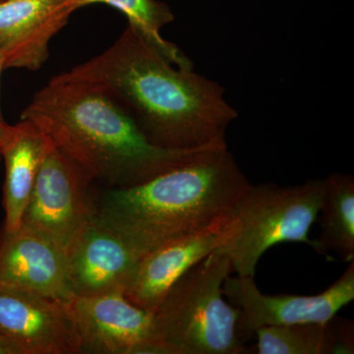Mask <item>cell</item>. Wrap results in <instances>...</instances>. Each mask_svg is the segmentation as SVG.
<instances>
[{"label":"cell","mask_w":354,"mask_h":354,"mask_svg":"<svg viewBox=\"0 0 354 354\" xmlns=\"http://www.w3.org/2000/svg\"><path fill=\"white\" fill-rule=\"evenodd\" d=\"M55 77L101 88L160 148L227 145L225 131L239 116L220 84L193 69L174 68L129 25L108 50Z\"/></svg>","instance_id":"6da1fadb"},{"label":"cell","mask_w":354,"mask_h":354,"mask_svg":"<svg viewBox=\"0 0 354 354\" xmlns=\"http://www.w3.org/2000/svg\"><path fill=\"white\" fill-rule=\"evenodd\" d=\"M21 120L43 130L101 189L140 185L213 148L174 150L153 145L101 88L55 76L34 95Z\"/></svg>","instance_id":"7a4b0ae2"},{"label":"cell","mask_w":354,"mask_h":354,"mask_svg":"<svg viewBox=\"0 0 354 354\" xmlns=\"http://www.w3.org/2000/svg\"><path fill=\"white\" fill-rule=\"evenodd\" d=\"M227 146L213 147L146 183L93 194V218L142 255L230 216L249 186Z\"/></svg>","instance_id":"3957f363"},{"label":"cell","mask_w":354,"mask_h":354,"mask_svg":"<svg viewBox=\"0 0 354 354\" xmlns=\"http://www.w3.org/2000/svg\"><path fill=\"white\" fill-rule=\"evenodd\" d=\"M234 272L215 250L180 277L153 313L155 332L169 354L247 353L239 335L241 311L225 301V279Z\"/></svg>","instance_id":"277c9868"},{"label":"cell","mask_w":354,"mask_h":354,"mask_svg":"<svg viewBox=\"0 0 354 354\" xmlns=\"http://www.w3.org/2000/svg\"><path fill=\"white\" fill-rule=\"evenodd\" d=\"M326 194V178L292 186L249 184L230 213L232 230L216 250L225 253L237 276L254 277L261 257L277 244L306 243L321 250L310 239Z\"/></svg>","instance_id":"5b68a950"},{"label":"cell","mask_w":354,"mask_h":354,"mask_svg":"<svg viewBox=\"0 0 354 354\" xmlns=\"http://www.w3.org/2000/svg\"><path fill=\"white\" fill-rule=\"evenodd\" d=\"M95 187L87 174L53 145L39 169L22 225L66 254L92 220Z\"/></svg>","instance_id":"8992f818"},{"label":"cell","mask_w":354,"mask_h":354,"mask_svg":"<svg viewBox=\"0 0 354 354\" xmlns=\"http://www.w3.org/2000/svg\"><path fill=\"white\" fill-rule=\"evenodd\" d=\"M335 283L315 295H266L254 277L228 276L223 295L241 311L239 330L245 342L267 326L328 322L354 299V260Z\"/></svg>","instance_id":"52a82bcc"},{"label":"cell","mask_w":354,"mask_h":354,"mask_svg":"<svg viewBox=\"0 0 354 354\" xmlns=\"http://www.w3.org/2000/svg\"><path fill=\"white\" fill-rule=\"evenodd\" d=\"M81 344V353L169 354L155 332L153 313L121 292L66 300Z\"/></svg>","instance_id":"ba28073f"},{"label":"cell","mask_w":354,"mask_h":354,"mask_svg":"<svg viewBox=\"0 0 354 354\" xmlns=\"http://www.w3.org/2000/svg\"><path fill=\"white\" fill-rule=\"evenodd\" d=\"M0 335L19 354H80L64 300L0 288Z\"/></svg>","instance_id":"9c48e42d"},{"label":"cell","mask_w":354,"mask_h":354,"mask_svg":"<svg viewBox=\"0 0 354 354\" xmlns=\"http://www.w3.org/2000/svg\"><path fill=\"white\" fill-rule=\"evenodd\" d=\"M142 256L121 235L92 218L65 254L72 295L124 292Z\"/></svg>","instance_id":"30bf717a"},{"label":"cell","mask_w":354,"mask_h":354,"mask_svg":"<svg viewBox=\"0 0 354 354\" xmlns=\"http://www.w3.org/2000/svg\"><path fill=\"white\" fill-rule=\"evenodd\" d=\"M230 216L209 227L167 242L143 254L123 295L133 304L155 313L177 279L220 248L232 234Z\"/></svg>","instance_id":"8fae6325"},{"label":"cell","mask_w":354,"mask_h":354,"mask_svg":"<svg viewBox=\"0 0 354 354\" xmlns=\"http://www.w3.org/2000/svg\"><path fill=\"white\" fill-rule=\"evenodd\" d=\"M77 9L78 0L0 1V53L4 69L41 68L50 55V39Z\"/></svg>","instance_id":"7c38bea8"},{"label":"cell","mask_w":354,"mask_h":354,"mask_svg":"<svg viewBox=\"0 0 354 354\" xmlns=\"http://www.w3.org/2000/svg\"><path fill=\"white\" fill-rule=\"evenodd\" d=\"M0 288L68 300L66 257L50 239L21 225L0 230Z\"/></svg>","instance_id":"4fadbf2b"},{"label":"cell","mask_w":354,"mask_h":354,"mask_svg":"<svg viewBox=\"0 0 354 354\" xmlns=\"http://www.w3.org/2000/svg\"><path fill=\"white\" fill-rule=\"evenodd\" d=\"M53 147L48 135L28 120L15 125L6 123L0 131V157L6 165L4 232H14L22 225L39 169Z\"/></svg>","instance_id":"5bb4252c"},{"label":"cell","mask_w":354,"mask_h":354,"mask_svg":"<svg viewBox=\"0 0 354 354\" xmlns=\"http://www.w3.org/2000/svg\"><path fill=\"white\" fill-rule=\"evenodd\" d=\"M257 354H349L354 353L353 321L335 316L328 322L267 326L255 332Z\"/></svg>","instance_id":"9a60e30c"},{"label":"cell","mask_w":354,"mask_h":354,"mask_svg":"<svg viewBox=\"0 0 354 354\" xmlns=\"http://www.w3.org/2000/svg\"><path fill=\"white\" fill-rule=\"evenodd\" d=\"M326 178V194L319 213L318 239L322 252L335 251L339 257L354 260V179L346 174H330Z\"/></svg>","instance_id":"2e32d148"},{"label":"cell","mask_w":354,"mask_h":354,"mask_svg":"<svg viewBox=\"0 0 354 354\" xmlns=\"http://www.w3.org/2000/svg\"><path fill=\"white\" fill-rule=\"evenodd\" d=\"M97 3L108 4L125 14L128 25L155 46L171 64L179 68L193 69V62L180 48L165 41L160 35V30L176 19L165 2L158 0H78L79 8Z\"/></svg>","instance_id":"e0dca14e"},{"label":"cell","mask_w":354,"mask_h":354,"mask_svg":"<svg viewBox=\"0 0 354 354\" xmlns=\"http://www.w3.org/2000/svg\"><path fill=\"white\" fill-rule=\"evenodd\" d=\"M0 354H19L17 349L14 348L6 337L0 335Z\"/></svg>","instance_id":"ac0fdd59"},{"label":"cell","mask_w":354,"mask_h":354,"mask_svg":"<svg viewBox=\"0 0 354 354\" xmlns=\"http://www.w3.org/2000/svg\"><path fill=\"white\" fill-rule=\"evenodd\" d=\"M3 69V57H2V55L0 53V76H1V72ZM6 124V122L4 121L3 118H2L1 109H0V131H1L2 128H3Z\"/></svg>","instance_id":"d6986e66"},{"label":"cell","mask_w":354,"mask_h":354,"mask_svg":"<svg viewBox=\"0 0 354 354\" xmlns=\"http://www.w3.org/2000/svg\"><path fill=\"white\" fill-rule=\"evenodd\" d=\"M0 1H2V0H0Z\"/></svg>","instance_id":"ffe728a7"}]
</instances>
